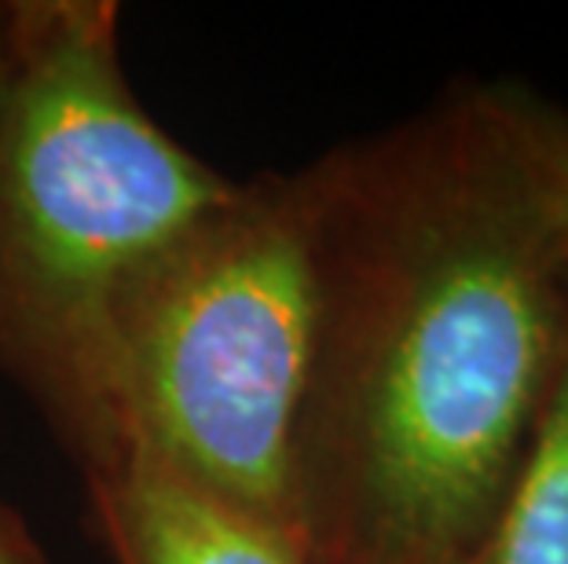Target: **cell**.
<instances>
[{
	"label": "cell",
	"instance_id": "cell-3",
	"mask_svg": "<svg viewBox=\"0 0 568 564\" xmlns=\"http://www.w3.org/2000/svg\"><path fill=\"white\" fill-rule=\"evenodd\" d=\"M312 334L305 170L235 180L118 305L111 473L148 465L294 543V443Z\"/></svg>",
	"mask_w": 568,
	"mask_h": 564
},
{
	"label": "cell",
	"instance_id": "cell-1",
	"mask_svg": "<svg viewBox=\"0 0 568 564\" xmlns=\"http://www.w3.org/2000/svg\"><path fill=\"white\" fill-rule=\"evenodd\" d=\"M301 170L316 334L294 543L305 564H463L528 448L568 308L514 81H458Z\"/></svg>",
	"mask_w": 568,
	"mask_h": 564
},
{
	"label": "cell",
	"instance_id": "cell-7",
	"mask_svg": "<svg viewBox=\"0 0 568 564\" xmlns=\"http://www.w3.org/2000/svg\"><path fill=\"white\" fill-rule=\"evenodd\" d=\"M0 564H52L30 521L0 499Z\"/></svg>",
	"mask_w": 568,
	"mask_h": 564
},
{
	"label": "cell",
	"instance_id": "cell-5",
	"mask_svg": "<svg viewBox=\"0 0 568 564\" xmlns=\"http://www.w3.org/2000/svg\"><path fill=\"white\" fill-rule=\"evenodd\" d=\"M463 564H568V308L528 448Z\"/></svg>",
	"mask_w": 568,
	"mask_h": 564
},
{
	"label": "cell",
	"instance_id": "cell-4",
	"mask_svg": "<svg viewBox=\"0 0 568 564\" xmlns=\"http://www.w3.org/2000/svg\"><path fill=\"white\" fill-rule=\"evenodd\" d=\"M84 495L111 564H305L280 532L191 495L148 465L84 476Z\"/></svg>",
	"mask_w": 568,
	"mask_h": 564
},
{
	"label": "cell",
	"instance_id": "cell-6",
	"mask_svg": "<svg viewBox=\"0 0 568 564\" xmlns=\"http://www.w3.org/2000/svg\"><path fill=\"white\" fill-rule=\"evenodd\" d=\"M517 122H521L525 151L536 173L542 206H547L554 243L568 264V111L547 103L542 95L514 81Z\"/></svg>",
	"mask_w": 568,
	"mask_h": 564
},
{
	"label": "cell",
	"instance_id": "cell-2",
	"mask_svg": "<svg viewBox=\"0 0 568 564\" xmlns=\"http://www.w3.org/2000/svg\"><path fill=\"white\" fill-rule=\"evenodd\" d=\"M232 187L132 89L122 4L0 0V375L81 476L118 465V305Z\"/></svg>",
	"mask_w": 568,
	"mask_h": 564
}]
</instances>
